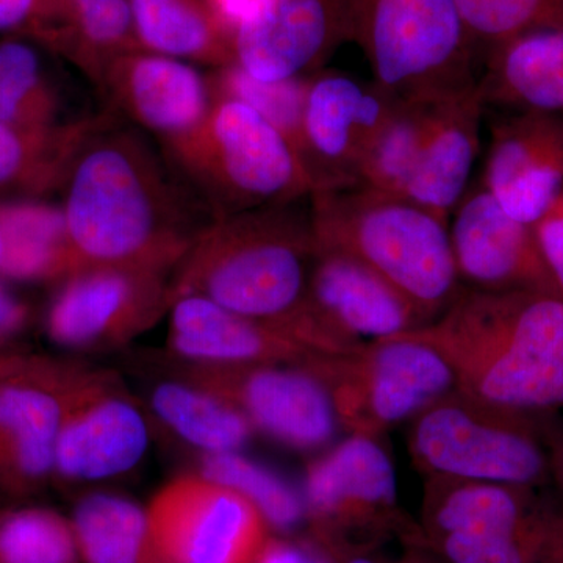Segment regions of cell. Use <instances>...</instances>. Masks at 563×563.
<instances>
[{"mask_svg":"<svg viewBox=\"0 0 563 563\" xmlns=\"http://www.w3.org/2000/svg\"><path fill=\"white\" fill-rule=\"evenodd\" d=\"M301 365L324 385L350 435L384 437L457 388L446 358L412 333L313 354Z\"/></svg>","mask_w":563,"mask_h":563,"instance_id":"obj_8","label":"cell"},{"mask_svg":"<svg viewBox=\"0 0 563 563\" xmlns=\"http://www.w3.org/2000/svg\"><path fill=\"white\" fill-rule=\"evenodd\" d=\"M203 2L233 38V32L250 9L252 0H203Z\"/></svg>","mask_w":563,"mask_h":563,"instance_id":"obj_40","label":"cell"},{"mask_svg":"<svg viewBox=\"0 0 563 563\" xmlns=\"http://www.w3.org/2000/svg\"><path fill=\"white\" fill-rule=\"evenodd\" d=\"M109 117L106 110L49 129L0 122V202L46 199L62 192L81 144Z\"/></svg>","mask_w":563,"mask_h":563,"instance_id":"obj_25","label":"cell"},{"mask_svg":"<svg viewBox=\"0 0 563 563\" xmlns=\"http://www.w3.org/2000/svg\"><path fill=\"white\" fill-rule=\"evenodd\" d=\"M62 192L79 272L114 266L174 274L214 220L162 147L111 111L81 144Z\"/></svg>","mask_w":563,"mask_h":563,"instance_id":"obj_1","label":"cell"},{"mask_svg":"<svg viewBox=\"0 0 563 563\" xmlns=\"http://www.w3.org/2000/svg\"><path fill=\"white\" fill-rule=\"evenodd\" d=\"M551 473L553 483L563 490V428L551 422L550 428Z\"/></svg>","mask_w":563,"mask_h":563,"instance_id":"obj_41","label":"cell"},{"mask_svg":"<svg viewBox=\"0 0 563 563\" xmlns=\"http://www.w3.org/2000/svg\"><path fill=\"white\" fill-rule=\"evenodd\" d=\"M309 206L318 246L357 258L401 291L429 322L461 295L450 222L439 214L358 184L313 191Z\"/></svg>","mask_w":563,"mask_h":563,"instance_id":"obj_4","label":"cell"},{"mask_svg":"<svg viewBox=\"0 0 563 563\" xmlns=\"http://www.w3.org/2000/svg\"><path fill=\"white\" fill-rule=\"evenodd\" d=\"M3 261L0 276L65 280L79 272L62 207L46 199L0 202Z\"/></svg>","mask_w":563,"mask_h":563,"instance_id":"obj_27","label":"cell"},{"mask_svg":"<svg viewBox=\"0 0 563 563\" xmlns=\"http://www.w3.org/2000/svg\"><path fill=\"white\" fill-rule=\"evenodd\" d=\"M540 254L559 295L563 296V195L532 225Z\"/></svg>","mask_w":563,"mask_h":563,"instance_id":"obj_37","label":"cell"},{"mask_svg":"<svg viewBox=\"0 0 563 563\" xmlns=\"http://www.w3.org/2000/svg\"><path fill=\"white\" fill-rule=\"evenodd\" d=\"M131 9L141 49L211 69L235 63L231 33L203 0H131Z\"/></svg>","mask_w":563,"mask_h":563,"instance_id":"obj_26","label":"cell"},{"mask_svg":"<svg viewBox=\"0 0 563 563\" xmlns=\"http://www.w3.org/2000/svg\"><path fill=\"white\" fill-rule=\"evenodd\" d=\"M551 418L498 409L454 390L409 421L407 448L426 477L542 488L553 483Z\"/></svg>","mask_w":563,"mask_h":563,"instance_id":"obj_6","label":"cell"},{"mask_svg":"<svg viewBox=\"0 0 563 563\" xmlns=\"http://www.w3.org/2000/svg\"><path fill=\"white\" fill-rule=\"evenodd\" d=\"M424 514L433 537L444 533H518L563 521L539 488L455 477H426Z\"/></svg>","mask_w":563,"mask_h":563,"instance_id":"obj_23","label":"cell"},{"mask_svg":"<svg viewBox=\"0 0 563 563\" xmlns=\"http://www.w3.org/2000/svg\"><path fill=\"white\" fill-rule=\"evenodd\" d=\"M7 351H9V350H7ZM2 352H3V351H2Z\"/></svg>","mask_w":563,"mask_h":563,"instance_id":"obj_46","label":"cell"},{"mask_svg":"<svg viewBox=\"0 0 563 563\" xmlns=\"http://www.w3.org/2000/svg\"><path fill=\"white\" fill-rule=\"evenodd\" d=\"M346 563H376L373 559L366 558V555H354Z\"/></svg>","mask_w":563,"mask_h":563,"instance_id":"obj_43","label":"cell"},{"mask_svg":"<svg viewBox=\"0 0 563 563\" xmlns=\"http://www.w3.org/2000/svg\"><path fill=\"white\" fill-rule=\"evenodd\" d=\"M207 391L231 402L277 442L318 450L342 429L324 385L303 365L262 363L198 372Z\"/></svg>","mask_w":563,"mask_h":563,"instance_id":"obj_15","label":"cell"},{"mask_svg":"<svg viewBox=\"0 0 563 563\" xmlns=\"http://www.w3.org/2000/svg\"><path fill=\"white\" fill-rule=\"evenodd\" d=\"M27 306L0 284V352L13 347L11 343L27 324Z\"/></svg>","mask_w":563,"mask_h":563,"instance_id":"obj_38","label":"cell"},{"mask_svg":"<svg viewBox=\"0 0 563 563\" xmlns=\"http://www.w3.org/2000/svg\"><path fill=\"white\" fill-rule=\"evenodd\" d=\"M162 151L214 220L312 195L287 139L231 96H214L202 124Z\"/></svg>","mask_w":563,"mask_h":563,"instance_id":"obj_5","label":"cell"},{"mask_svg":"<svg viewBox=\"0 0 563 563\" xmlns=\"http://www.w3.org/2000/svg\"><path fill=\"white\" fill-rule=\"evenodd\" d=\"M169 274L98 266L62 282L47 312L52 342L85 350L150 328L173 302Z\"/></svg>","mask_w":563,"mask_h":563,"instance_id":"obj_14","label":"cell"},{"mask_svg":"<svg viewBox=\"0 0 563 563\" xmlns=\"http://www.w3.org/2000/svg\"><path fill=\"white\" fill-rule=\"evenodd\" d=\"M0 563H2V562H0Z\"/></svg>","mask_w":563,"mask_h":563,"instance_id":"obj_47","label":"cell"},{"mask_svg":"<svg viewBox=\"0 0 563 563\" xmlns=\"http://www.w3.org/2000/svg\"><path fill=\"white\" fill-rule=\"evenodd\" d=\"M450 236L459 279L466 290L559 295L532 225L514 220L483 185L468 188L455 207Z\"/></svg>","mask_w":563,"mask_h":563,"instance_id":"obj_18","label":"cell"},{"mask_svg":"<svg viewBox=\"0 0 563 563\" xmlns=\"http://www.w3.org/2000/svg\"><path fill=\"white\" fill-rule=\"evenodd\" d=\"M537 563H563V529L554 537L553 542L548 544Z\"/></svg>","mask_w":563,"mask_h":563,"instance_id":"obj_42","label":"cell"},{"mask_svg":"<svg viewBox=\"0 0 563 563\" xmlns=\"http://www.w3.org/2000/svg\"><path fill=\"white\" fill-rule=\"evenodd\" d=\"M472 40L493 47L540 31L563 29V0H454Z\"/></svg>","mask_w":563,"mask_h":563,"instance_id":"obj_35","label":"cell"},{"mask_svg":"<svg viewBox=\"0 0 563 563\" xmlns=\"http://www.w3.org/2000/svg\"><path fill=\"white\" fill-rule=\"evenodd\" d=\"M477 95L498 113L563 114V29H540L490 47Z\"/></svg>","mask_w":563,"mask_h":563,"instance_id":"obj_24","label":"cell"},{"mask_svg":"<svg viewBox=\"0 0 563 563\" xmlns=\"http://www.w3.org/2000/svg\"><path fill=\"white\" fill-rule=\"evenodd\" d=\"M347 36L373 81L401 101L474 87L472 36L454 0H346Z\"/></svg>","mask_w":563,"mask_h":563,"instance_id":"obj_7","label":"cell"},{"mask_svg":"<svg viewBox=\"0 0 563 563\" xmlns=\"http://www.w3.org/2000/svg\"><path fill=\"white\" fill-rule=\"evenodd\" d=\"M2 261H3V239H2V231H0V268H2Z\"/></svg>","mask_w":563,"mask_h":563,"instance_id":"obj_44","label":"cell"},{"mask_svg":"<svg viewBox=\"0 0 563 563\" xmlns=\"http://www.w3.org/2000/svg\"><path fill=\"white\" fill-rule=\"evenodd\" d=\"M96 88L111 113L161 147L195 132L214 101L209 77L191 63L141 49L110 62Z\"/></svg>","mask_w":563,"mask_h":563,"instance_id":"obj_19","label":"cell"},{"mask_svg":"<svg viewBox=\"0 0 563 563\" xmlns=\"http://www.w3.org/2000/svg\"><path fill=\"white\" fill-rule=\"evenodd\" d=\"M309 309L320 354H344L431 324L401 291L357 258L314 243Z\"/></svg>","mask_w":563,"mask_h":563,"instance_id":"obj_13","label":"cell"},{"mask_svg":"<svg viewBox=\"0 0 563 563\" xmlns=\"http://www.w3.org/2000/svg\"><path fill=\"white\" fill-rule=\"evenodd\" d=\"M147 520L155 563H254L269 539L250 499L202 476L163 487Z\"/></svg>","mask_w":563,"mask_h":563,"instance_id":"obj_9","label":"cell"},{"mask_svg":"<svg viewBox=\"0 0 563 563\" xmlns=\"http://www.w3.org/2000/svg\"><path fill=\"white\" fill-rule=\"evenodd\" d=\"M74 372L27 352H0V495H33L55 476Z\"/></svg>","mask_w":563,"mask_h":563,"instance_id":"obj_10","label":"cell"},{"mask_svg":"<svg viewBox=\"0 0 563 563\" xmlns=\"http://www.w3.org/2000/svg\"><path fill=\"white\" fill-rule=\"evenodd\" d=\"M150 446L146 418L124 391L74 372L55 451V476L96 483L131 472Z\"/></svg>","mask_w":563,"mask_h":563,"instance_id":"obj_16","label":"cell"},{"mask_svg":"<svg viewBox=\"0 0 563 563\" xmlns=\"http://www.w3.org/2000/svg\"><path fill=\"white\" fill-rule=\"evenodd\" d=\"M309 198L217 218L173 274V299L198 295L320 354L309 309Z\"/></svg>","mask_w":563,"mask_h":563,"instance_id":"obj_3","label":"cell"},{"mask_svg":"<svg viewBox=\"0 0 563 563\" xmlns=\"http://www.w3.org/2000/svg\"><path fill=\"white\" fill-rule=\"evenodd\" d=\"M69 11L68 60L95 87L110 62L141 49L133 29L131 0H69Z\"/></svg>","mask_w":563,"mask_h":563,"instance_id":"obj_31","label":"cell"},{"mask_svg":"<svg viewBox=\"0 0 563 563\" xmlns=\"http://www.w3.org/2000/svg\"><path fill=\"white\" fill-rule=\"evenodd\" d=\"M0 122L24 129L63 124L62 99L33 41L0 40Z\"/></svg>","mask_w":563,"mask_h":563,"instance_id":"obj_30","label":"cell"},{"mask_svg":"<svg viewBox=\"0 0 563 563\" xmlns=\"http://www.w3.org/2000/svg\"><path fill=\"white\" fill-rule=\"evenodd\" d=\"M70 528L84 563H155L147 510L124 496H85L74 509Z\"/></svg>","mask_w":563,"mask_h":563,"instance_id":"obj_28","label":"cell"},{"mask_svg":"<svg viewBox=\"0 0 563 563\" xmlns=\"http://www.w3.org/2000/svg\"><path fill=\"white\" fill-rule=\"evenodd\" d=\"M409 333L446 358L468 398L529 417L563 410V296L463 288L446 312Z\"/></svg>","mask_w":563,"mask_h":563,"instance_id":"obj_2","label":"cell"},{"mask_svg":"<svg viewBox=\"0 0 563 563\" xmlns=\"http://www.w3.org/2000/svg\"><path fill=\"white\" fill-rule=\"evenodd\" d=\"M254 563H332L312 548L301 547L287 540L268 539Z\"/></svg>","mask_w":563,"mask_h":563,"instance_id":"obj_39","label":"cell"},{"mask_svg":"<svg viewBox=\"0 0 563 563\" xmlns=\"http://www.w3.org/2000/svg\"><path fill=\"white\" fill-rule=\"evenodd\" d=\"M202 477L239 492L250 499L266 523L279 531H290L307 517L306 504L291 485L268 468L235 453L206 454Z\"/></svg>","mask_w":563,"mask_h":563,"instance_id":"obj_32","label":"cell"},{"mask_svg":"<svg viewBox=\"0 0 563 563\" xmlns=\"http://www.w3.org/2000/svg\"><path fill=\"white\" fill-rule=\"evenodd\" d=\"M2 499H5V496L0 495V501H2Z\"/></svg>","mask_w":563,"mask_h":563,"instance_id":"obj_45","label":"cell"},{"mask_svg":"<svg viewBox=\"0 0 563 563\" xmlns=\"http://www.w3.org/2000/svg\"><path fill=\"white\" fill-rule=\"evenodd\" d=\"M0 562L79 563L70 521L40 507L0 515Z\"/></svg>","mask_w":563,"mask_h":563,"instance_id":"obj_34","label":"cell"},{"mask_svg":"<svg viewBox=\"0 0 563 563\" xmlns=\"http://www.w3.org/2000/svg\"><path fill=\"white\" fill-rule=\"evenodd\" d=\"M168 312L174 352L206 368L262 363L301 365L314 354L291 336L202 296H176Z\"/></svg>","mask_w":563,"mask_h":563,"instance_id":"obj_22","label":"cell"},{"mask_svg":"<svg viewBox=\"0 0 563 563\" xmlns=\"http://www.w3.org/2000/svg\"><path fill=\"white\" fill-rule=\"evenodd\" d=\"M0 33L22 36L68 58L69 0H0Z\"/></svg>","mask_w":563,"mask_h":563,"instance_id":"obj_36","label":"cell"},{"mask_svg":"<svg viewBox=\"0 0 563 563\" xmlns=\"http://www.w3.org/2000/svg\"><path fill=\"white\" fill-rule=\"evenodd\" d=\"M152 409L177 437L206 454L235 453L250 440L252 424L235 406L206 388L162 383Z\"/></svg>","mask_w":563,"mask_h":563,"instance_id":"obj_29","label":"cell"},{"mask_svg":"<svg viewBox=\"0 0 563 563\" xmlns=\"http://www.w3.org/2000/svg\"><path fill=\"white\" fill-rule=\"evenodd\" d=\"M380 439L350 435L307 470L303 504L322 532L379 528L395 520L398 483Z\"/></svg>","mask_w":563,"mask_h":563,"instance_id":"obj_21","label":"cell"},{"mask_svg":"<svg viewBox=\"0 0 563 563\" xmlns=\"http://www.w3.org/2000/svg\"><path fill=\"white\" fill-rule=\"evenodd\" d=\"M343 36L346 0H252L233 32V60L261 81L310 77Z\"/></svg>","mask_w":563,"mask_h":563,"instance_id":"obj_17","label":"cell"},{"mask_svg":"<svg viewBox=\"0 0 563 563\" xmlns=\"http://www.w3.org/2000/svg\"><path fill=\"white\" fill-rule=\"evenodd\" d=\"M207 77L214 96H231L257 110L287 139L301 161L303 103L309 77L261 81L235 63L211 69Z\"/></svg>","mask_w":563,"mask_h":563,"instance_id":"obj_33","label":"cell"},{"mask_svg":"<svg viewBox=\"0 0 563 563\" xmlns=\"http://www.w3.org/2000/svg\"><path fill=\"white\" fill-rule=\"evenodd\" d=\"M484 114L477 84L407 102V180L401 198L450 222L470 188Z\"/></svg>","mask_w":563,"mask_h":563,"instance_id":"obj_12","label":"cell"},{"mask_svg":"<svg viewBox=\"0 0 563 563\" xmlns=\"http://www.w3.org/2000/svg\"><path fill=\"white\" fill-rule=\"evenodd\" d=\"M396 102L373 80L322 69L309 77L301 162L312 192L357 185L363 162Z\"/></svg>","mask_w":563,"mask_h":563,"instance_id":"obj_11","label":"cell"},{"mask_svg":"<svg viewBox=\"0 0 563 563\" xmlns=\"http://www.w3.org/2000/svg\"><path fill=\"white\" fill-rule=\"evenodd\" d=\"M479 184L514 220L536 224L563 195V114L499 113Z\"/></svg>","mask_w":563,"mask_h":563,"instance_id":"obj_20","label":"cell"}]
</instances>
